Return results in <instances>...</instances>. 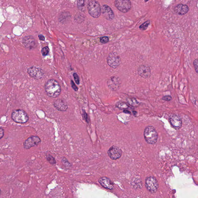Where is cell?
Returning a JSON list of instances; mask_svg holds the SVG:
<instances>
[{
	"label": "cell",
	"instance_id": "24",
	"mask_svg": "<svg viewBox=\"0 0 198 198\" xmlns=\"http://www.w3.org/2000/svg\"><path fill=\"white\" fill-rule=\"evenodd\" d=\"M50 51L49 48L48 47H45L42 48V53L43 56H46L49 53Z\"/></svg>",
	"mask_w": 198,
	"mask_h": 198
},
{
	"label": "cell",
	"instance_id": "31",
	"mask_svg": "<svg viewBox=\"0 0 198 198\" xmlns=\"http://www.w3.org/2000/svg\"><path fill=\"white\" fill-rule=\"evenodd\" d=\"M4 136V130L2 128H0V139L2 138Z\"/></svg>",
	"mask_w": 198,
	"mask_h": 198
},
{
	"label": "cell",
	"instance_id": "15",
	"mask_svg": "<svg viewBox=\"0 0 198 198\" xmlns=\"http://www.w3.org/2000/svg\"><path fill=\"white\" fill-rule=\"evenodd\" d=\"M54 107L58 111H65L68 109L67 103L62 99H58L54 103Z\"/></svg>",
	"mask_w": 198,
	"mask_h": 198
},
{
	"label": "cell",
	"instance_id": "19",
	"mask_svg": "<svg viewBox=\"0 0 198 198\" xmlns=\"http://www.w3.org/2000/svg\"><path fill=\"white\" fill-rule=\"evenodd\" d=\"M90 0H78L77 2V8L82 11H86Z\"/></svg>",
	"mask_w": 198,
	"mask_h": 198
},
{
	"label": "cell",
	"instance_id": "1",
	"mask_svg": "<svg viewBox=\"0 0 198 198\" xmlns=\"http://www.w3.org/2000/svg\"><path fill=\"white\" fill-rule=\"evenodd\" d=\"M45 89L47 95L52 98L58 97L61 93L59 84L54 79H50L47 81L45 85Z\"/></svg>",
	"mask_w": 198,
	"mask_h": 198
},
{
	"label": "cell",
	"instance_id": "5",
	"mask_svg": "<svg viewBox=\"0 0 198 198\" xmlns=\"http://www.w3.org/2000/svg\"><path fill=\"white\" fill-rule=\"evenodd\" d=\"M158 183L156 179L152 176L147 177L145 180V186L147 190L151 193H155L158 190Z\"/></svg>",
	"mask_w": 198,
	"mask_h": 198
},
{
	"label": "cell",
	"instance_id": "36",
	"mask_svg": "<svg viewBox=\"0 0 198 198\" xmlns=\"http://www.w3.org/2000/svg\"><path fill=\"white\" fill-rule=\"evenodd\" d=\"M1 189H0V196H1Z\"/></svg>",
	"mask_w": 198,
	"mask_h": 198
},
{
	"label": "cell",
	"instance_id": "33",
	"mask_svg": "<svg viewBox=\"0 0 198 198\" xmlns=\"http://www.w3.org/2000/svg\"><path fill=\"white\" fill-rule=\"evenodd\" d=\"M124 112L125 113H126V114H130V111L128 110H124Z\"/></svg>",
	"mask_w": 198,
	"mask_h": 198
},
{
	"label": "cell",
	"instance_id": "17",
	"mask_svg": "<svg viewBox=\"0 0 198 198\" xmlns=\"http://www.w3.org/2000/svg\"><path fill=\"white\" fill-rule=\"evenodd\" d=\"M98 182L99 184L105 189L109 190H112L114 189V184L111 180L107 177H102L99 179Z\"/></svg>",
	"mask_w": 198,
	"mask_h": 198
},
{
	"label": "cell",
	"instance_id": "11",
	"mask_svg": "<svg viewBox=\"0 0 198 198\" xmlns=\"http://www.w3.org/2000/svg\"><path fill=\"white\" fill-rule=\"evenodd\" d=\"M121 84V80L117 76H114L111 77L107 81L108 87L111 90L114 91H117L119 89Z\"/></svg>",
	"mask_w": 198,
	"mask_h": 198
},
{
	"label": "cell",
	"instance_id": "4",
	"mask_svg": "<svg viewBox=\"0 0 198 198\" xmlns=\"http://www.w3.org/2000/svg\"><path fill=\"white\" fill-rule=\"evenodd\" d=\"M89 14L95 18H98L100 16L101 8L99 3L96 1H91L88 6Z\"/></svg>",
	"mask_w": 198,
	"mask_h": 198
},
{
	"label": "cell",
	"instance_id": "29",
	"mask_svg": "<svg viewBox=\"0 0 198 198\" xmlns=\"http://www.w3.org/2000/svg\"><path fill=\"white\" fill-rule=\"evenodd\" d=\"M70 84H71L72 88H73V89H74L75 91L77 92V91L78 90V88L77 86H76L75 84L74 81H73V80H71V82H70Z\"/></svg>",
	"mask_w": 198,
	"mask_h": 198
},
{
	"label": "cell",
	"instance_id": "23",
	"mask_svg": "<svg viewBox=\"0 0 198 198\" xmlns=\"http://www.w3.org/2000/svg\"><path fill=\"white\" fill-rule=\"evenodd\" d=\"M150 21L149 20L147 21L146 22H145L144 23H143V24H142L139 27V28L141 29V30H146L149 24H150Z\"/></svg>",
	"mask_w": 198,
	"mask_h": 198
},
{
	"label": "cell",
	"instance_id": "25",
	"mask_svg": "<svg viewBox=\"0 0 198 198\" xmlns=\"http://www.w3.org/2000/svg\"><path fill=\"white\" fill-rule=\"evenodd\" d=\"M73 77H74L75 81L77 84H79L80 83V78H79V76L77 74V73H74L73 74Z\"/></svg>",
	"mask_w": 198,
	"mask_h": 198
},
{
	"label": "cell",
	"instance_id": "32",
	"mask_svg": "<svg viewBox=\"0 0 198 198\" xmlns=\"http://www.w3.org/2000/svg\"><path fill=\"white\" fill-rule=\"evenodd\" d=\"M39 39L41 41H44L45 40V37L43 35H39Z\"/></svg>",
	"mask_w": 198,
	"mask_h": 198
},
{
	"label": "cell",
	"instance_id": "10",
	"mask_svg": "<svg viewBox=\"0 0 198 198\" xmlns=\"http://www.w3.org/2000/svg\"><path fill=\"white\" fill-rule=\"evenodd\" d=\"M122 151L118 147L113 146L110 148L108 151V156L114 160L119 159L122 155Z\"/></svg>",
	"mask_w": 198,
	"mask_h": 198
},
{
	"label": "cell",
	"instance_id": "8",
	"mask_svg": "<svg viewBox=\"0 0 198 198\" xmlns=\"http://www.w3.org/2000/svg\"><path fill=\"white\" fill-rule=\"evenodd\" d=\"M41 141L40 139L37 136H30L23 143L24 149H29L33 147L37 146Z\"/></svg>",
	"mask_w": 198,
	"mask_h": 198
},
{
	"label": "cell",
	"instance_id": "14",
	"mask_svg": "<svg viewBox=\"0 0 198 198\" xmlns=\"http://www.w3.org/2000/svg\"><path fill=\"white\" fill-rule=\"evenodd\" d=\"M102 12L104 17L107 20H113L114 18V14L112 9L108 6L107 5H103L101 9Z\"/></svg>",
	"mask_w": 198,
	"mask_h": 198
},
{
	"label": "cell",
	"instance_id": "27",
	"mask_svg": "<svg viewBox=\"0 0 198 198\" xmlns=\"http://www.w3.org/2000/svg\"><path fill=\"white\" fill-rule=\"evenodd\" d=\"M100 42L102 43H106L109 41V39L107 36H104L100 38Z\"/></svg>",
	"mask_w": 198,
	"mask_h": 198
},
{
	"label": "cell",
	"instance_id": "21",
	"mask_svg": "<svg viewBox=\"0 0 198 198\" xmlns=\"http://www.w3.org/2000/svg\"><path fill=\"white\" fill-rule=\"evenodd\" d=\"M116 106L120 109L125 110L129 108V105L125 103L119 102L116 104Z\"/></svg>",
	"mask_w": 198,
	"mask_h": 198
},
{
	"label": "cell",
	"instance_id": "13",
	"mask_svg": "<svg viewBox=\"0 0 198 198\" xmlns=\"http://www.w3.org/2000/svg\"><path fill=\"white\" fill-rule=\"evenodd\" d=\"M138 73L144 78H148L150 77L151 71L150 67L146 65H142L138 69Z\"/></svg>",
	"mask_w": 198,
	"mask_h": 198
},
{
	"label": "cell",
	"instance_id": "2",
	"mask_svg": "<svg viewBox=\"0 0 198 198\" xmlns=\"http://www.w3.org/2000/svg\"><path fill=\"white\" fill-rule=\"evenodd\" d=\"M144 137L145 140L148 144H155L158 140L157 132L153 126H147L145 129Z\"/></svg>",
	"mask_w": 198,
	"mask_h": 198
},
{
	"label": "cell",
	"instance_id": "16",
	"mask_svg": "<svg viewBox=\"0 0 198 198\" xmlns=\"http://www.w3.org/2000/svg\"><path fill=\"white\" fill-rule=\"evenodd\" d=\"M23 43L26 48L29 49H32L35 48L36 45V42L33 36H26L23 38Z\"/></svg>",
	"mask_w": 198,
	"mask_h": 198
},
{
	"label": "cell",
	"instance_id": "34",
	"mask_svg": "<svg viewBox=\"0 0 198 198\" xmlns=\"http://www.w3.org/2000/svg\"><path fill=\"white\" fill-rule=\"evenodd\" d=\"M133 114H134V115H135L137 114V112H136L135 111H134L133 112Z\"/></svg>",
	"mask_w": 198,
	"mask_h": 198
},
{
	"label": "cell",
	"instance_id": "3",
	"mask_svg": "<svg viewBox=\"0 0 198 198\" xmlns=\"http://www.w3.org/2000/svg\"><path fill=\"white\" fill-rule=\"evenodd\" d=\"M11 118L13 121L20 124H25L28 121L29 117L27 113L22 110H17L13 111Z\"/></svg>",
	"mask_w": 198,
	"mask_h": 198
},
{
	"label": "cell",
	"instance_id": "9",
	"mask_svg": "<svg viewBox=\"0 0 198 198\" xmlns=\"http://www.w3.org/2000/svg\"><path fill=\"white\" fill-rule=\"evenodd\" d=\"M28 73L31 77L36 80L42 79L44 76V73L42 69L35 66L30 67L28 69Z\"/></svg>",
	"mask_w": 198,
	"mask_h": 198
},
{
	"label": "cell",
	"instance_id": "26",
	"mask_svg": "<svg viewBox=\"0 0 198 198\" xmlns=\"http://www.w3.org/2000/svg\"><path fill=\"white\" fill-rule=\"evenodd\" d=\"M83 118L84 119V120H85L86 122L88 123H89L90 120H89L88 116V114L86 112V111L84 110H83Z\"/></svg>",
	"mask_w": 198,
	"mask_h": 198
},
{
	"label": "cell",
	"instance_id": "35",
	"mask_svg": "<svg viewBox=\"0 0 198 198\" xmlns=\"http://www.w3.org/2000/svg\"><path fill=\"white\" fill-rule=\"evenodd\" d=\"M148 1H149V0H144L145 2H147Z\"/></svg>",
	"mask_w": 198,
	"mask_h": 198
},
{
	"label": "cell",
	"instance_id": "12",
	"mask_svg": "<svg viewBox=\"0 0 198 198\" xmlns=\"http://www.w3.org/2000/svg\"><path fill=\"white\" fill-rule=\"evenodd\" d=\"M169 120L171 125L176 129H179L182 126V121L178 116L172 114L170 117Z\"/></svg>",
	"mask_w": 198,
	"mask_h": 198
},
{
	"label": "cell",
	"instance_id": "6",
	"mask_svg": "<svg viewBox=\"0 0 198 198\" xmlns=\"http://www.w3.org/2000/svg\"><path fill=\"white\" fill-rule=\"evenodd\" d=\"M107 62L110 67L114 69L116 68L121 64V58L116 53L111 52L107 58Z\"/></svg>",
	"mask_w": 198,
	"mask_h": 198
},
{
	"label": "cell",
	"instance_id": "30",
	"mask_svg": "<svg viewBox=\"0 0 198 198\" xmlns=\"http://www.w3.org/2000/svg\"><path fill=\"white\" fill-rule=\"evenodd\" d=\"M193 65H194L196 73H198V60L197 59H195L193 62Z\"/></svg>",
	"mask_w": 198,
	"mask_h": 198
},
{
	"label": "cell",
	"instance_id": "7",
	"mask_svg": "<svg viewBox=\"0 0 198 198\" xmlns=\"http://www.w3.org/2000/svg\"><path fill=\"white\" fill-rule=\"evenodd\" d=\"M115 6L119 11L123 13H127L131 8L130 0H115Z\"/></svg>",
	"mask_w": 198,
	"mask_h": 198
},
{
	"label": "cell",
	"instance_id": "22",
	"mask_svg": "<svg viewBox=\"0 0 198 198\" xmlns=\"http://www.w3.org/2000/svg\"><path fill=\"white\" fill-rule=\"evenodd\" d=\"M46 159L49 163L51 165H55L56 163V161L55 158L53 157L52 155H47L46 156Z\"/></svg>",
	"mask_w": 198,
	"mask_h": 198
},
{
	"label": "cell",
	"instance_id": "28",
	"mask_svg": "<svg viewBox=\"0 0 198 198\" xmlns=\"http://www.w3.org/2000/svg\"><path fill=\"white\" fill-rule=\"evenodd\" d=\"M172 99V97L169 96V95H166V96H164L162 98L163 100L167 101V102H169V101H171Z\"/></svg>",
	"mask_w": 198,
	"mask_h": 198
},
{
	"label": "cell",
	"instance_id": "18",
	"mask_svg": "<svg viewBox=\"0 0 198 198\" xmlns=\"http://www.w3.org/2000/svg\"><path fill=\"white\" fill-rule=\"evenodd\" d=\"M189 8L188 6L183 4H178L174 9L175 12L179 15H182L185 14L189 11Z\"/></svg>",
	"mask_w": 198,
	"mask_h": 198
},
{
	"label": "cell",
	"instance_id": "20",
	"mask_svg": "<svg viewBox=\"0 0 198 198\" xmlns=\"http://www.w3.org/2000/svg\"><path fill=\"white\" fill-rule=\"evenodd\" d=\"M127 101L128 103L132 106L136 107L138 106L139 105V103L135 98H128Z\"/></svg>",
	"mask_w": 198,
	"mask_h": 198
}]
</instances>
